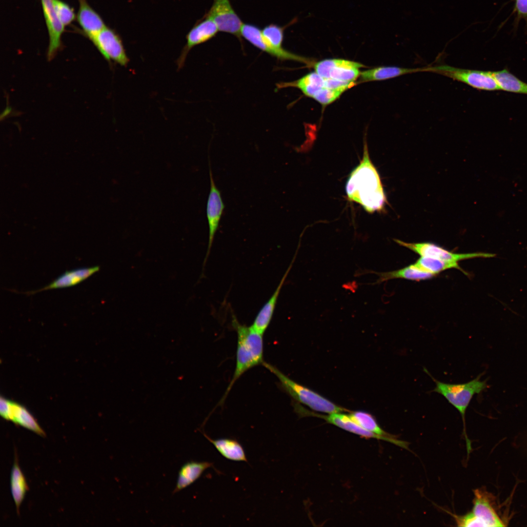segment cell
<instances>
[{
	"label": "cell",
	"mask_w": 527,
	"mask_h": 527,
	"mask_svg": "<svg viewBox=\"0 0 527 527\" xmlns=\"http://www.w3.org/2000/svg\"><path fill=\"white\" fill-rule=\"evenodd\" d=\"M348 200L368 213L382 211L387 202L379 173L371 161L365 142L362 161L350 173L345 185Z\"/></svg>",
	"instance_id": "cell-1"
},
{
	"label": "cell",
	"mask_w": 527,
	"mask_h": 527,
	"mask_svg": "<svg viewBox=\"0 0 527 527\" xmlns=\"http://www.w3.org/2000/svg\"><path fill=\"white\" fill-rule=\"evenodd\" d=\"M232 324L237 333V347L234 372L225 392L219 402L222 405L233 385L239 378L248 369L264 362V342L263 335L255 331L251 326L240 323L232 316Z\"/></svg>",
	"instance_id": "cell-2"
},
{
	"label": "cell",
	"mask_w": 527,
	"mask_h": 527,
	"mask_svg": "<svg viewBox=\"0 0 527 527\" xmlns=\"http://www.w3.org/2000/svg\"><path fill=\"white\" fill-rule=\"evenodd\" d=\"M285 26L271 23L261 29L251 23H244L241 37L260 50L280 60L299 61L301 57L283 47Z\"/></svg>",
	"instance_id": "cell-3"
},
{
	"label": "cell",
	"mask_w": 527,
	"mask_h": 527,
	"mask_svg": "<svg viewBox=\"0 0 527 527\" xmlns=\"http://www.w3.org/2000/svg\"><path fill=\"white\" fill-rule=\"evenodd\" d=\"M426 373L435 383V388L431 392H437L443 396L456 409L461 415L465 435L466 449L468 455L472 450L471 442L467 437L466 431L465 415L467 407L476 394H479L486 389L487 385L485 381H481L482 374L476 378L467 383L463 384H448L436 380L428 371L426 368H424Z\"/></svg>",
	"instance_id": "cell-4"
},
{
	"label": "cell",
	"mask_w": 527,
	"mask_h": 527,
	"mask_svg": "<svg viewBox=\"0 0 527 527\" xmlns=\"http://www.w3.org/2000/svg\"><path fill=\"white\" fill-rule=\"evenodd\" d=\"M263 365L278 378L284 389L298 402L320 412L330 414L349 412L317 392L291 380L273 365L265 362Z\"/></svg>",
	"instance_id": "cell-5"
},
{
	"label": "cell",
	"mask_w": 527,
	"mask_h": 527,
	"mask_svg": "<svg viewBox=\"0 0 527 527\" xmlns=\"http://www.w3.org/2000/svg\"><path fill=\"white\" fill-rule=\"evenodd\" d=\"M427 71L444 75L479 90H499L491 71L462 69L446 65L427 67Z\"/></svg>",
	"instance_id": "cell-6"
},
{
	"label": "cell",
	"mask_w": 527,
	"mask_h": 527,
	"mask_svg": "<svg viewBox=\"0 0 527 527\" xmlns=\"http://www.w3.org/2000/svg\"><path fill=\"white\" fill-rule=\"evenodd\" d=\"M394 241L400 245L410 249L420 256L431 257L453 263H458L462 260L476 258H493L496 255L495 253L482 252L456 253L431 243H407L398 239H394Z\"/></svg>",
	"instance_id": "cell-7"
},
{
	"label": "cell",
	"mask_w": 527,
	"mask_h": 527,
	"mask_svg": "<svg viewBox=\"0 0 527 527\" xmlns=\"http://www.w3.org/2000/svg\"><path fill=\"white\" fill-rule=\"evenodd\" d=\"M91 41L105 60L127 66L129 60L122 41L113 29L106 26Z\"/></svg>",
	"instance_id": "cell-8"
},
{
	"label": "cell",
	"mask_w": 527,
	"mask_h": 527,
	"mask_svg": "<svg viewBox=\"0 0 527 527\" xmlns=\"http://www.w3.org/2000/svg\"><path fill=\"white\" fill-rule=\"evenodd\" d=\"M206 13L214 20L219 31L230 34L241 39L243 23L233 8L230 0H214Z\"/></svg>",
	"instance_id": "cell-9"
},
{
	"label": "cell",
	"mask_w": 527,
	"mask_h": 527,
	"mask_svg": "<svg viewBox=\"0 0 527 527\" xmlns=\"http://www.w3.org/2000/svg\"><path fill=\"white\" fill-rule=\"evenodd\" d=\"M363 65L343 59H326L314 65L316 72L324 79H333L353 82L360 75L359 68Z\"/></svg>",
	"instance_id": "cell-10"
},
{
	"label": "cell",
	"mask_w": 527,
	"mask_h": 527,
	"mask_svg": "<svg viewBox=\"0 0 527 527\" xmlns=\"http://www.w3.org/2000/svg\"><path fill=\"white\" fill-rule=\"evenodd\" d=\"M219 31L214 20L205 13L195 23L186 35V42L177 61L178 69L183 66L187 56L192 48L211 40Z\"/></svg>",
	"instance_id": "cell-11"
},
{
	"label": "cell",
	"mask_w": 527,
	"mask_h": 527,
	"mask_svg": "<svg viewBox=\"0 0 527 527\" xmlns=\"http://www.w3.org/2000/svg\"><path fill=\"white\" fill-rule=\"evenodd\" d=\"M210 181V191L206 205V216L209 228V238L207 253L203 262V266L209 255L214 236L219 227L224 205L221 192L214 182L210 166L209 167Z\"/></svg>",
	"instance_id": "cell-12"
},
{
	"label": "cell",
	"mask_w": 527,
	"mask_h": 527,
	"mask_svg": "<svg viewBox=\"0 0 527 527\" xmlns=\"http://www.w3.org/2000/svg\"><path fill=\"white\" fill-rule=\"evenodd\" d=\"M0 414L7 420L29 429L37 434L45 436V433L37 422L23 405L4 397L0 398Z\"/></svg>",
	"instance_id": "cell-13"
},
{
	"label": "cell",
	"mask_w": 527,
	"mask_h": 527,
	"mask_svg": "<svg viewBox=\"0 0 527 527\" xmlns=\"http://www.w3.org/2000/svg\"><path fill=\"white\" fill-rule=\"evenodd\" d=\"M41 0L49 35L47 58L50 60L54 57L61 46V37L65 27L56 12L53 0Z\"/></svg>",
	"instance_id": "cell-14"
},
{
	"label": "cell",
	"mask_w": 527,
	"mask_h": 527,
	"mask_svg": "<svg viewBox=\"0 0 527 527\" xmlns=\"http://www.w3.org/2000/svg\"><path fill=\"white\" fill-rule=\"evenodd\" d=\"M343 412H344L332 413L328 414V415H324L304 409V407H301L299 410V414L302 417L313 416L320 418L328 423L363 437L384 440L382 437L362 427L350 418L349 414Z\"/></svg>",
	"instance_id": "cell-15"
},
{
	"label": "cell",
	"mask_w": 527,
	"mask_h": 527,
	"mask_svg": "<svg viewBox=\"0 0 527 527\" xmlns=\"http://www.w3.org/2000/svg\"><path fill=\"white\" fill-rule=\"evenodd\" d=\"M298 248H299V247ZM297 249H298V248ZM298 249L296 250L291 263L282 278L277 288L269 299L265 303L259 311L255 318L253 323L251 325V327L255 331L262 335L264 334L271 322L280 291L281 290L285 279L293 265V264L295 260L298 251Z\"/></svg>",
	"instance_id": "cell-16"
},
{
	"label": "cell",
	"mask_w": 527,
	"mask_h": 527,
	"mask_svg": "<svg viewBox=\"0 0 527 527\" xmlns=\"http://www.w3.org/2000/svg\"><path fill=\"white\" fill-rule=\"evenodd\" d=\"M79 5L77 20L83 34L91 40L106 25L86 0H78Z\"/></svg>",
	"instance_id": "cell-17"
},
{
	"label": "cell",
	"mask_w": 527,
	"mask_h": 527,
	"mask_svg": "<svg viewBox=\"0 0 527 527\" xmlns=\"http://www.w3.org/2000/svg\"><path fill=\"white\" fill-rule=\"evenodd\" d=\"M99 270V266H95L67 271L42 288L25 292L24 294L32 295L42 291L71 287L86 280Z\"/></svg>",
	"instance_id": "cell-18"
},
{
	"label": "cell",
	"mask_w": 527,
	"mask_h": 527,
	"mask_svg": "<svg viewBox=\"0 0 527 527\" xmlns=\"http://www.w3.org/2000/svg\"><path fill=\"white\" fill-rule=\"evenodd\" d=\"M472 512L482 520L486 527H504L501 520L490 503L488 493L484 490L477 489L474 490Z\"/></svg>",
	"instance_id": "cell-19"
},
{
	"label": "cell",
	"mask_w": 527,
	"mask_h": 527,
	"mask_svg": "<svg viewBox=\"0 0 527 527\" xmlns=\"http://www.w3.org/2000/svg\"><path fill=\"white\" fill-rule=\"evenodd\" d=\"M365 273H373L378 276V279L372 284H380L385 281L393 279H404L411 281H420L430 279L436 275L421 270L412 264L404 268L388 272H378L373 270H365L356 273L359 276Z\"/></svg>",
	"instance_id": "cell-20"
},
{
	"label": "cell",
	"mask_w": 527,
	"mask_h": 527,
	"mask_svg": "<svg viewBox=\"0 0 527 527\" xmlns=\"http://www.w3.org/2000/svg\"><path fill=\"white\" fill-rule=\"evenodd\" d=\"M350 418L365 429L382 437L384 441L408 449L409 443L397 439L394 435L385 432L378 425L375 418L370 413L363 411L350 412Z\"/></svg>",
	"instance_id": "cell-21"
},
{
	"label": "cell",
	"mask_w": 527,
	"mask_h": 527,
	"mask_svg": "<svg viewBox=\"0 0 527 527\" xmlns=\"http://www.w3.org/2000/svg\"><path fill=\"white\" fill-rule=\"evenodd\" d=\"M212 466L213 464L207 461H190L184 463L179 470L173 493H177L192 484L206 469Z\"/></svg>",
	"instance_id": "cell-22"
},
{
	"label": "cell",
	"mask_w": 527,
	"mask_h": 527,
	"mask_svg": "<svg viewBox=\"0 0 527 527\" xmlns=\"http://www.w3.org/2000/svg\"><path fill=\"white\" fill-rule=\"evenodd\" d=\"M427 71V67L405 68L397 66H381L362 72L360 73L362 81H381L394 78L402 75Z\"/></svg>",
	"instance_id": "cell-23"
},
{
	"label": "cell",
	"mask_w": 527,
	"mask_h": 527,
	"mask_svg": "<svg viewBox=\"0 0 527 527\" xmlns=\"http://www.w3.org/2000/svg\"><path fill=\"white\" fill-rule=\"evenodd\" d=\"M203 435L223 457L234 461H247L244 448L237 440L228 438L212 439Z\"/></svg>",
	"instance_id": "cell-24"
},
{
	"label": "cell",
	"mask_w": 527,
	"mask_h": 527,
	"mask_svg": "<svg viewBox=\"0 0 527 527\" xmlns=\"http://www.w3.org/2000/svg\"><path fill=\"white\" fill-rule=\"evenodd\" d=\"M324 82V78L320 76L316 72H312L296 81L279 83L277 87L279 88L287 86L296 87L299 88L304 95L313 98L317 92L325 87Z\"/></svg>",
	"instance_id": "cell-25"
},
{
	"label": "cell",
	"mask_w": 527,
	"mask_h": 527,
	"mask_svg": "<svg viewBox=\"0 0 527 527\" xmlns=\"http://www.w3.org/2000/svg\"><path fill=\"white\" fill-rule=\"evenodd\" d=\"M411 264L421 270L436 275L442 271L452 268L458 269L466 275H469L467 272L459 266L458 263L447 262L431 257L421 256Z\"/></svg>",
	"instance_id": "cell-26"
},
{
	"label": "cell",
	"mask_w": 527,
	"mask_h": 527,
	"mask_svg": "<svg viewBox=\"0 0 527 527\" xmlns=\"http://www.w3.org/2000/svg\"><path fill=\"white\" fill-rule=\"evenodd\" d=\"M500 90L507 92L527 94V83L504 69L492 72Z\"/></svg>",
	"instance_id": "cell-27"
},
{
	"label": "cell",
	"mask_w": 527,
	"mask_h": 527,
	"mask_svg": "<svg viewBox=\"0 0 527 527\" xmlns=\"http://www.w3.org/2000/svg\"><path fill=\"white\" fill-rule=\"evenodd\" d=\"M11 489L17 512L24 498L27 489V484L22 472L19 466L17 456L15 457L11 473Z\"/></svg>",
	"instance_id": "cell-28"
},
{
	"label": "cell",
	"mask_w": 527,
	"mask_h": 527,
	"mask_svg": "<svg viewBox=\"0 0 527 527\" xmlns=\"http://www.w3.org/2000/svg\"><path fill=\"white\" fill-rule=\"evenodd\" d=\"M56 12L61 23L65 27L69 25L75 19L73 9L61 0H53Z\"/></svg>",
	"instance_id": "cell-29"
},
{
	"label": "cell",
	"mask_w": 527,
	"mask_h": 527,
	"mask_svg": "<svg viewBox=\"0 0 527 527\" xmlns=\"http://www.w3.org/2000/svg\"><path fill=\"white\" fill-rule=\"evenodd\" d=\"M344 92L343 90L324 87L317 92L313 98L321 104L325 105L337 99Z\"/></svg>",
	"instance_id": "cell-30"
},
{
	"label": "cell",
	"mask_w": 527,
	"mask_h": 527,
	"mask_svg": "<svg viewBox=\"0 0 527 527\" xmlns=\"http://www.w3.org/2000/svg\"><path fill=\"white\" fill-rule=\"evenodd\" d=\"M458 526L461 527H486L484 522L476 517L471 511L466 515H453Z\"/></svg>",
	"instance_id": "cell-31"
},
{
	"label": "cell",
	"mask_w": 527,
	"mask_h": 527,
	"mask_svg": "<svg viewBox=\"0 0 527 527\" xmlns=\"http://www.w3.org/2000/svg\"><path fill=\"white\" fill-rule=\"evenodd\" d=\"M515 10L519 18L527 19V0H515Z\"/></svg>",
	"instance_id": "cell-32"
}]
</instances>
